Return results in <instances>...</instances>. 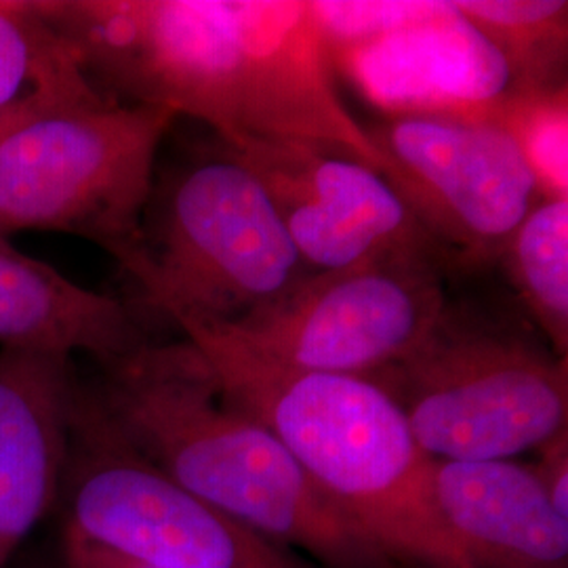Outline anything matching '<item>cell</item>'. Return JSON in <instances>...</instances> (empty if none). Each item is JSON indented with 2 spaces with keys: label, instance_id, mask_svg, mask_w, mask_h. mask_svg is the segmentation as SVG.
<instances>
[{
  "label": "cell",
  "instance_id": "cell-13",
  "mask_svg": "<svg viewBox=\"0 0 568 568\" xmlns=\"http://www.w3.org/2000/svg\"><path fill=\"white\" fill-rule=\"evenodd\" d=\"M434 497L474 567L568 568V518L532 467L436 462Z\"/></svg>",
  "mask_w": 568,
  "mask_h": 568
},
{
  "label": "cell",
  "instance_id": "cell-3",
  "mask_svg": "<svg viewBox=\"0 0 568 568\" xmlns=\"http://www.w3.org/2000/svg\"><path fill=\"white\" fill-rule=\"evenodd\" d=\"M103 368L105 415L173 483L325 568H396L267 427L225 398L194 345L145 344Z\"/></svg>",
  "mask_w": 568,
  "mask_h": 568
},
{
  "label": "cell",
  "instance_id": "cell-6",
  "mask_svg": "<svg viewBox=\"0 0 568 568\" xmlns=\"http://www.w3.org/2000/svg\"><path fill=\"white\" fill-rule=\"evenodd\" d=\"M366 379L436 462H504L567 429V358L450 310L413 354Z\"/></svg>",
  "mask_w": 568,
  "mask_h": 568
},
{
  "label": "cell",
  "instance_id": "cell-14",
  "mask_svg": "<svg viewBox=\"0 0 568 568\" xmlns=\"http://www.w3.org/2000/svg\"><path fill=\"white\" fill-rule=\"evenodd\" d=\"M148 344L133 312L0 239V347L91 354L102 365Z\"/></svg>",
  "mask_w": 568,
  "mask_h": 568
},
{
  "label": "cell",
  "instance_id": "cell-4",
  "mask_svg": "<svg viewBox=\"0 0 568 568\" xmlns=\"http://www.w3.org/2000/svg\"><path fill=\"white\" fill-rule=\"evenodd\" d=\"M131 276L175 325H234L283 297L304 264L262 183L222 145L154 183Z\"/></svg>",
  "mask_w": 568,
  "mask_h": 568
},
{
  "label": "cell",
  "instance_id": "cell-17",
  "mask_svg": "<svg viewBox=\"0 0 568 568\" xmlns=\"http://www.w3.org/2000/svg\"><path fill=\"white\" fill-rule=\"evenodd\" d=\"M480 121L501 129L516 145L539 201L568 199L567 84L509 91Z\"/></svg>",
  "mask_w": 568,
  "mask_h": 568
},
{
  "label": "cell",
  "instance_id": "cell-1",
  "mask_svg": "<svg viewBox=\"0 0 568 568\" xmlns=\"http://www.w3.org/2000/svg\"><path fill=\"white\" fill-rule=\"evenodd\" d=\"M91 81L211 126L222 145L304 142L384 175L305 0H32Z\"/></svg>",
  "mask_w": 568,
  "mask_h": 568
},
{
  "label": "cell",
  "instance_id": "cell-12",
  "mask_svg": "<svg viewBox=\"0 0 568 568\" xmlns=\"http://www.w3.org/2000/svg\"><path fill=\"white\" fill-rule=\"evenodd\" d=\"M77 386L72 356L0 347V568L58 506Z\"/></svg>",
  "mask_w": 568,
  "mask_h": 568
},
{
  "label": "cell",
  "instance_id": "cell-20",
  "mask_svg": "<svg viewBox=\"0 0 568 568\" xmlns=\"http://www.w3.org/2000/svg\"><path fill=\"white\" fill-rule=\"evenodd\" d=\"M539 466L532 467L548 493L551 506L568 518V432H560L539 448Z\"/></svg>",
  "mask_w": 568,
  "mask_h": 568
},
{
  "label": "cell",
  "instance_id": "cell-8",
  "mask_svg": "<svg viewBox=\"0 0 568 568\" xmlns=\"http://www.w3.org/2000/svg\"><path fill=\"white\" fill-rule=\"evenodd\" d=\"M440 253L408 248L312 272L283 297L222 325L284 365L371 377L426 342L447 314Z\"/></svg>",
  "mask_w": 568,
  "mask_h": 568
},
{
  "label": "cell",
  "instance_id": "cell-7",
  "mask_svg": "<svg viewBox=\"0 0 568 568\" xmlns=\"http://www.w3.org/2000/svg\"><path fill=\"white\" fill-rule=\"evenodd\" d=\"M58 506L61 530L145 568H318L173 483L81 384Z\"/></svg>",
  "mask_w": 568,
  "mask_h": 568
},
{
  "label": "cell",
  "instance_id": "cell-16",
  "mask_svg": "<svg viewBox=\"0 0 568 568\" xmlns=\"http://www.w3.org/2000/svg\"><path fill=\"white\" fill-rule=\"evenodd\" d=\"M455 4L504 55L514 91L567 84L568 2L462 0Z\"/></svg>",
  "mask_w": 568,
  "mask_h": 568
},
{
  "label": "cell",
  "instance_id": "cell-19",
  "mask_svg": "<svg viewBox=\"0 0 568 568\" xmlns=\"http://www.w3.org/2000/svg\"><path fill=\"white\" fill-rule=\"evenodd\" d=\"M100 93H103L102 89H98L91 81L37 87L32 91H28L26 95H21L20 100L0 108V142L4 138H9L13 131H18L26 122L32 121L34 116H39L41 112L53 108V105L81 102V100H89Z\"/></svg>",
  "mask_w": 568,
  "mask_h": 568
},
{
  "label": "cell",
  "instance_id": "cell-2",
  "mask_svg": "<svg viewBox=\"0 0 568 568\" xmlns=\"http://www.w3.org/2000/svg\"><path fill=\"white\" fill-rule=\"evenodd\" d=\"M178 328L225 398L267 427L394 567L476 568L436 506V459L382 387L284 365L222 325Z\"/></svg>",
  "mask_w": 568,
  "mask_h": 568
},
{
  "label": "cell",
  "instance_id": "cell-10",
  "mask_svg": "<svg viewBox=\"0 0 568 568\" xmlns=\"http://www.w3.org/2000/svg\"><path fill=\"white\" fill-rule=\"evenodd\" d=\"M227 150L262 183L304 267L339 270L408 248L440 253L392 183L349 154L267 140Z\"/></svg>",
  "mask_w": 568,
  "mask_h": 568
},
{
  "label": "cell",
  "instance_id": "cell-22",
  "mask_svg": "<svg viewBox=\"0 0 568 568\" xmlns=\"http://www.w3.org/2000/svg\"><path fill=\"white\" fill-rule=\"evenodd\" d=\"M26 568H51V567H41V565H32V567H26Z\"/></svg>",
  "mask_w": 568,
  "mask_h": 568
},
{
  "label": "cell",
  "instance_id": "cell-15",
  "mask_svg": "<svg viewBox=\"0 0 568 568\" xmlns=\"http://www.w3.org/2000/svg\"><path fill=\"white\" fill-rule=\"evenodd\" d=\"M558 358L568 354V199L539 201L499 260Z\"/></svg>",
  "mask_w": 568,
  "mask_h": 568
},
{
  "label": "cell",
  "instance_id": "cell-9",
  "mask_svg": "<svg viewBox=\"0 0 568 568\" xmlns=\"http://www.w3.org/2000/svg\"><path fill=\"white\" fill-rule=\"evenodd\" d=\"M366 131L384 156V178L417 222L467 264L497 262L539 203L516 145L490 122L392 116Z\"/></svg>",
  "mask_w": 568,
  "mask_h": 568
},
{
  "label": "cell",
  "instance_id": "cell-11",
  "mask_svg": "<svg viewBox=\"0 0 568 568\" xmlns=\"http://www.w3.org/2000/svg\"><path fill=\"white\" fill-rule=\"evenodd\" d=\"M333 65L392 116L480 121L514 91L508 63L455 2H429L417 20L331 51Z\"/></svg>",
  "mask_w": 568,
  "mask_h": 568
},
{
  "label": "cell",
  "instance_id": "cell-18",
  "mask_svg": "<svg viewBox=\"0 0 568 568\" xmlns=\"http://www.w3.org/2000/svg\"><path fill=\"white\" fill-rule=\"evenodd\" d=\"M87 74L77 51L34 11L32 0H0V108L23 89Z\"/></svg>",
  "mask_w": 568,
  "mask_h": 568
},
{
  "label": "cell",
  "instance_id": "cell-21",
  "mask_svg": "<svg viewBox=\"0 0 568 568\" xmlns=\"http://www.w3.org/2000/svg\"><path fill=\"white\" fill-rule=\"evenodd\" d=\"M61 568H145L61 530Z\"/></svg>",
  "mask_w": 568,
  "mask_h": 568
},
{
  "label": "cell",
  "instance_id": "cell-5",
  "mask_svg": "<svg viewBox=\"0 0 568 568\" xmlns=\"http://www.w3.org/2000/svg\"><path fill=\"white\" fill-rule=\"evenodd\" d=\"M175 121L163 108L100 93L26 122L0 142V239L74 234L133 274L159 150Z\"/></svg>",
  "mask_w": 568,
  "mask_h": 568
}]
</instances>
